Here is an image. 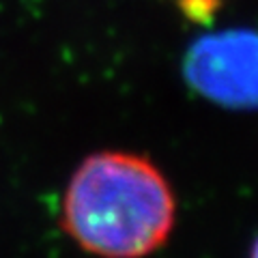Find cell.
Here are the masks:
<instances>
[{
  "label": "cell",
  "instance_id": "obj_1",
  "mask_svg": "<svg viewBox=\"0 0 258 258\" xmlns=\"http://www.w3.org/2000/svg\"><path fill=\"white\" fill-rule=\"evenodd\" d=\"M176 200L151 159L103 151L76 168L64 189L62 228L84 252L99 258H144L174 228Z\"/></svg>",
  "mask_w": 258,
  "mask_h": 258
},
{
  "label": "cell",
  "instance_id": "obj_3",
  "mask_svg": "<svg viewBox=\"0 0 258 258\" xmlns=\"http://www.w3.org/2000/svg\"><path fill=\"white\" fill-rule=\"evenodd\" d=\"M249 258H258V237H256V241H254L252 249H249Z\"/></svg>",
  "mask_w": 258,
  "mask_h": 258
},
{
  "label": "cell",
  "instance_id": "obj_2",
  "mask_svg": "<svg viewBox=\"0 0 258 258\" xmlns=\"http://www.w3.org/2000/svg\"><path fill=\"white\" fill-rule=\"evenodd\" d=\"M183 71L189 86L226 108H258V32L224 30L194 41Z\"/></svg>",
  "mask_w": 258,
  "mask_h": 258
}]
</instances>
